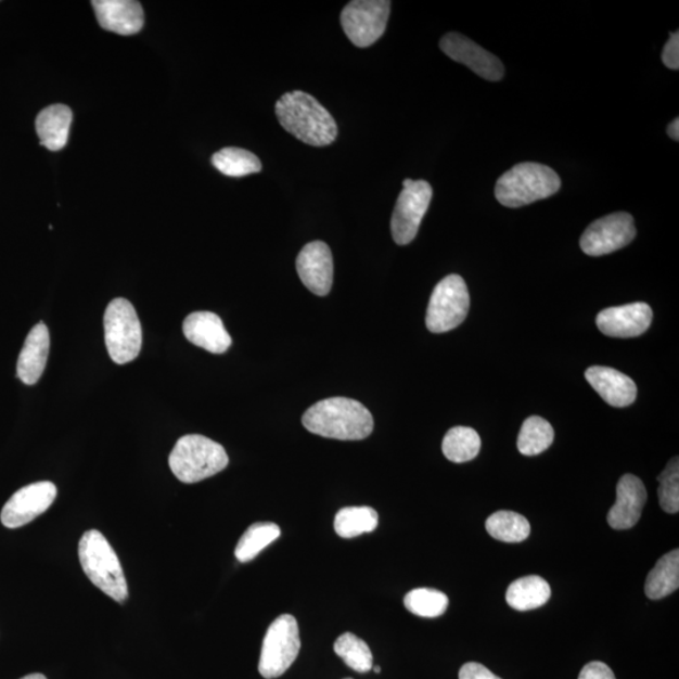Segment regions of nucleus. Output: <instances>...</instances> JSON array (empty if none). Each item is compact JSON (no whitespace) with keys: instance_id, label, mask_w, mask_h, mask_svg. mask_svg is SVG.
<instances>
[{"instance_id":"obj_20","label":"nucleus","mask_w":679,"mask_h":679,"mask_svg":"<svg viewBox=\"0 0 679 679\" xmlns=\"http://www.w3.org/2000/svg\"><path fill=\"white\" fill-rule=\"evenodd\" d=\"M50 331L43 322L30 330L20 355L17 375L27 385L41 379L50 354Z\"/></svg>"},{"instance_id":"obj_38","label":"nucleus","mask_w":679,"mask_h":679,"mask_svg":"<svg viewBox=\"0 0 679 679\" xmlns=\"http://www.w3.org/2000/svg\"><path fill=\"white\" fill-rule=\"evenodd\" d=\"M373 669H374L375 674H381L382 672V668L381 667L376 666V667H373Z\"/></svg>"},{"instance_id":"obj_34","label":"nucleus","mask_w":679,"mask_h":679,"mask_svg":"<svg viewBox=\"0 0 679 679\" xmlns=\"http://www.w3.org/2000/svg\"><path fill=\"white\" fill-rule=\"evenodd\" d=\"M460 679H502L497 677L487 667L481 665V663L469 662L460 669Z\"/></svg>"},{"instance_id":"obj_8","label":"nucleus","mask_w":679,"mask_h":679,"mask_svg":"<svg viewBox=\"0 0 679 679\" xmlns=\"http://www.w3.org/2000/svg\"><path fill=\"white\" fill-rule=\"evenodd\" d=\"M470 311V292L461 276L451 274L434 289L426 310V328L434 334L461 325Z\"/></svg>"},{"instance_id":"obj_9","label":"nucleus","mask_w":679,"mask_h":679,"mask_svg":"<svg viewBox=\"0 0 679 679\" xmlns=\"http://www.w3.org/2000/svg\"><path fill=\"white\" fill-rule=\"evenodd\" d=\"M392 217V234L399 246L413 242L433 196L432 187L425 180L406 179Z\"/></svg>"},{"instance_id":"obj_16","label":"nucleus","mask_w":679,"mask_h":679,"mask_svg":"<svg viewBox=\"0 0 679 679\" xmlns=\"http://www.w3.org/2000/svg\"><path fill=\"white\" fill-rule=\"evenodd\" d=\"M646 502V489L641 478L624 475L617 486V501L607 513V524L614 530H629L641 520Z\"/></svg>"},{"instance_id":"obj_24","label":"nucleus","mask_w":679,"mask_h":679,"mask_svg":"<svg viewBox=\"0 0 679 679\" xmlns=\"http://www.w3.org/2000/svg\"><path fill=\"white\" fill-rule=\"evenodd\" d=\"M486 530L494 539L517 543L525 541L531 533L530 523L520 513L499 511L486 521Z\"/></svg>"},{"instance_id":"obj_31","label":"nucleus","mask_w":679,"mask_h":679,"mask_svg":"<svg viewBox=\"0 0 679 679\" xmlns=\"http://www.w3.org/2000/svg\"><path fill=\"white\" fill-rule=\"evenodd\" d=\"M448 604V597L436 589H414L405 598L407 610L422 618L440 617L446 613Z\"/></svg>"},{"instance_id":"obj_11","label":"nucleus","mask_w":679,"mask_h":679,"mask_svg":"<svg viewBox=\"0 0 679 679\" xmlns=\"http://www.w3.org/2000/svg\"><path fill=\"white\" fill-rule=\"evenodd\" d=\"M636 234L635 219L629 213H613L587 228L581 235L580 247L588 256H605L628 246Z\"/></svg>"},{"instance_id":"obj_1","label":"nucleus","mask_w":679,"mask_h":679,"mask_svg":"<svg viewBox=\"0 0 679 679\" xmlns=\"http://www.w3.org/2000/svg\"><path fill=\"white\" fill-rule=\"evenodd\" d=\"M282 128L310 146H328L337 138V124L325 107L304 91L284 93L276 104Z\"/></svg>"},{"instance_id":"obj_27","label":"nucleus","mask_w":679,"mask_h":679,"mask_svg":"<svg viewBox=\"0 0 679 679\" xmlns=\"http://www.w3.org/2000/svg\"><path fill=\"white\" fill-rule=\"evenodd\" d=\"M555 432L552 425L541 417H530L521 426L517 439L520 453L524 456H538L552 445Z\"/></svg>"},{"instance_id":"obj_14","label":"nucleus","mask_w":679,"mask_h":679,"mask_svg":"<svg viewBox=\"0 0 679 679\" xmlns=\"http://www.w3.org/2000/svg\"><path fill=\"white\" fill-rule=\"evenodd\" d=\"M296 268L307 290L318 296L329 295L334 281V259L325 242L306 244L299 252Z\"/></svg>"},{"instance_id":"obj_29","label":"nucleus","mask_w":679,"mask_h":679,"mask_svg":"<svg viewBox=\"0 0 679 679\" xmlns=\"http://www.w3.org/2000/svg\"><path fill=\"white\" fill-rule=\"evenodd\" d=\"M281 536L280 526L273 523H256L243 534L235 548V558L241 563L254 560L260 551L266 549Z\"/></svg>"},{"instance_id":"obj_25","label":"nucleus","mask_w":679,"mask_h":679,"mask_svg":"<svg viewBox=\"0 0 679 679\" xmlns=\"http://www.w3.org/2000/svg\"><path fill=\"white\" fill-rule=\"evenodd\" d=\"M216 169L231 178H242L262 170L258 157L241 148H225L212 156Z\"/></svg>"},{"instance_id":"obj_5","label":"nucleus","mask_w":679,"mask_h":679,"mask_svg":"<svg viewBox=\"0 0 679 679\" xmlns=\"http://www.w3.org/2000/svg\"><path fill=\"white\" fill-rule=\"evenodd\" d=\"M229 463L223 446L200 434L181 437L169 457L170 470L184 484L216 476Z\"/></svg>"},{"instance_id":"obj_6","label":"nucleus","mask_w":679,"mask_h":679,"mask_svg":"<svg viewBox=\"0 0 679 679\" xmlns=\"http://www.w3.org/2000/svg\"><path fill=\"white\" fill-rule=\"evenodd\" d=\"M104 326L107 351L116 364H128L139 357L142 346L141 323L128 299L115 298L108 304Z\"/></svg>"},{"instance_id":"obj_18","label":"nucleus","mask_w":679,"mask_h":679,"mask_svg":"<svg viewBox=\"0 0 679 679\" xmlns=\"http://www.w3.org/2000/svg\"><path fill=\"white\" fill-rule=\"evenodd\" d=\"M185 337L212 354H223L232 345L222 319L209 311L193 312L183 323Z\"/></svg>"},{"instance_id":"obj_19","label":"nucleus","mask_w":679,"mask_h":679,"mask_svg":"<svg viewBox=\"0 0 679 679\" xmlns=\"http://www.w3.org/2000/svg\"><path fill=\"white\" fill-rule=\"evenodd\" d=\"M588 383L607 405L624 408L637 399V385L620 371L606 367H591L586 371Z\"/></svg>"},{"instance_id":"obj_32","label":"nucleus","mask_w":679,"mask_h":679,"mask_svg":"<svg viewBox=\"0 0 679 679\" xmlns=\"http://www.w3.org/2000/svg\"><path fill=\"white\" fill-rule=\"evenodd\" d=\"M659 504L667 513L679 511V461L678 457L670 460L665 471L658 476Z\"/></svg>"},{"instance_id":"obj_3","label":"nucleus","mask_w":679,"mask_h":679,"mask_svg":"<svg viewBox=\"0 0 679 679\" xmlns=\"http://www.w3.org/2000/svg\"><path fill=\"white\" fill-rule=\"evenodd\" d=\"M78 558L87 578L102 593L124 603L129 598L128 582L112 545L98 530L86 531L78 543Z\"/></svg>"},{"instance_id":"obj_39","label":"nucleus","mask_w":679,"mask_h":679,"mask_svg":"<svg viewBox=\"0 0 679 679\" xmlns=\"http://www.w3.org/2000/svg\"><path fill=\"white\" fill-rule=\"evenodd\" d=\"M345 679H353V678H345Z\"/></svg>"},{"instance_id":"obj_35","label":"nucleus","mask_w":679,"mask_h":679,"mask_svg":"<svg viewBox=\"0 0 679 679\" xmlns=\"http://www.w3.org/2000/svg\"><path fill=\"white\" fill-rule=\"evenodd\" d=\"M662 61L669 69L679 68V34L670 35L669 41L663 49Z\"/></svg>"},{"instance_id":"obj_10","label":"nucleus","mask_w":679,"mask_h":679,"mask_svg":"<svg viewBox=\"0 0 679 679\" xmlns=\"http://www.w3.org/2000/svg\"><path fill=\"white\" fill-rule=\"evenodd\" d=\"M390 2L386 0H354L342 13V26L347 38L359 49H367L382 38L388 25Z\"/></svg>"},{"instance_id":"obj_26","label":"nucleus","mask_w":679,"mask_h":679,"mask_svg":"<svg viewBox=\"0 0 679 679\" xmlns=\"http://www.w3.org/2000/svg\"><path fill=\"white\" fill-rule=\"evenodd\" d=\"M441 451L447 460L464 463L475 460L481 451V438L475 430L469 426H454L449 430L441 444Z\"/></svg>"},{"instance_id":"obj_37","label":"nucleus","mask_w":679,"mask_h":679,"mask_svg":"<svg viewBox=\"0 0 679 679\" xmlns=\"http://www.w3.org/2000/svg\"><path fill=\"white\" fill-rule=\"evenodd\" d=\"M21 679H47V678L41 674H34V675L23 677Z\"/></svg>"},{"instance_id":"obj_17","label":"nucleus","mask_w":679,"mask_h":679,"mask_svg":"<svg viewBox=\"0 0 679 679\" xmlns=\"http://www.w3.org/2000/svg\"><path fill=\"white\" fill-rule=\"evenodd\" d=\"M92 7L100 26L114 34L137 35L144 27V11L133 0H94Z\"/></svg>"},{"instance_id":"obj_4","label":"nucleus","mask_w":679,"mask_h":679,"mask_svg":"<svg viewBox=\"0 0 679 679\" xmlns=\"http://www.w3.org/2000/svg\"><path fill=\"white\" fill-rule=\"evenodd\" d=\"M562 187L556 171L538 163H523L497 180L495 194L503 207L520 208L550 198Z\"/></svg>"},{"instance_id":"obj_33","label":"nucleus","mask_w":679,"mask_h":679,"mask_svg":"<svg viewBox=\"0 0 679 679\" xmlns=\"http://www.w3.org/2000/svg\"><path fill=\"white\" fill-rule=\"evenodd\" d=\"M578 679H617L610 666L603 662H590L584 666Z\"/></svg>"},{"instance_id":"obj_15","label":"nucleus","mask_w":679,"mask_h":679,"mask_svg":"<svg viewBox=\"0 0 679 679\" xmlns=\"http://www.w3.org/2000/svg\"><path fill=\"white\" fill-rule=\"evenodd\" d=\"M652 319L650 305L636 303L599 312L597 326L606 336L630 338L643 335L650 329Z\"/></svg>"},{"instance_id":"obj_28","label":"nucleus","mask_w":679,"mask_h":679,"mask_svg":"<svg viewBox=\"0 0 679 679\" xmlns=\"http://www.w3.org/2000/svg\"><path fill=\"white\" fill-rule=\"evenodd\" d=\"M377 524L379 516L374 509L346 508L337 512L334 527L340 538L353 539L362 534L373 533Z\"/></svg>"},{"instance_id":"obj_21","label":"nucleus","mask_w":679,"mask_h":679,"mask_svg":"<svg viewBox=\"0 0 679 679\" xmlns=\"http://www.w3.org/2000/svg\"><path fill=\"white\" fill-rule=\"evenodd\" d=\"M73 112L66 105H52L42 110L37 116L36 130L41 145L59 152L67 145Z\"/></svg>"},{"instance_id":"obj_2","label":"nucleus","mask_w":679,"mask_h":679,"mask_svg":"<svg viewBox=\"0 0 679 679\" xmlns=\"http://www.w3.org/2000/svg\"><path fill=\"white\" fill-rule=\"evenodd\" d=\"M303 424L318 436L338 440H361L373 433L374 420L360 401L329 398L306 410Z\"/></svg>"},{"instance_id":"obj_30","label":"nucleus","mask_w":679,"mask_h":679,"mask_svg":"<svg viewBox=\"0 0 679 679\" xmlns=\"http://www.w3.org/2000/svg\"><path fill=\"white\" fill-rule=\"evenodd\" d=\"M334 651L347 667L359 674H368L373 669V653L369 645L353 633H345L336 639Z\"/></svg>"},{"instance_id":"obj_23","label":"nucleus","mask_w":679,"mask_h":679,"mask_svg":"<svg viewBox=\"0 0 679 679\" xmlns=\"http://www.w3.org/2000/svg\"><path fill=\"white\" fill-rule=\"evenodd\" d=\"M679 588V551L668 552L658 560L645 581V595L652 600L666 598Z\"/></svg>"},{"instance_id":"obj_12","label":"nucleus","mask_w":679,"mask_h":679,"mask_svg":"<svg viewBox=\"0 0 679 679\" xmlns=\"http://www.w3.org/2000/svg\"><path fill=\"white\" fill-rule=\"evenodd\" d=\"M56 497L57 487L49 481L23 487L4 504L2 524L8 528L25 526L49 510Z\"/></svg>"},{"instance_id":"obj_22","label":"nucleus","mask_w":679,"mask_h":679,"mask_svg":"<svg viewBox=\"0 0 679 679\" xmlns=\"http://www.w3.org/2000/svg\"><path fill=\"white\" fill-rule=\"evenodd\" d=\"M551 597V588L541 576L528 575L511 584L507 593V602L512 610L528 612L547 604Z\"/></svg>"},{"instance_id":"obj_7","label":"nucleus","mask_w":679,"mask_h":679,"mask_svg":"<svg viewBox=\"0 0 679 679\" xmlns=\"http://www.w3.org/2000/svg\"><path fill=\"white\" fill-rule=\"evenodd\" d=\"M302 650L298 624L295 617L283 614L268 628L264 639L258 670L266 679L281 677L294 665Z\"/></svg>"},{"instance_id":"obj_13","label":"nucleus","mask_w":679,"mask_h":679,"mask_svg":"<svg viewBox=\"0 0 679 679\" xmlns=\"http://www.w3.org/2000/svg\"><path fill=\"white\" fill-rule=\"evenodd\" d=\"M440 50L447 56L488 81H500L504 75L502 62L470 38L460 34H448L440 39Z\"/></svg>"},{"instance_id":"obj_36","label":"nucleus","mask_w":679,"mask_h":679,"mask_svg":"<svg viewBox=\"0 0 679 679\" xmlns=\"http://www.w3.org/2000/svg\"><path fill=\"white\" fill-rule=\"evenodd\" d=\"M668 136L670 139L675 141L679 140V118H675L672 123L669 124L667 129Z\"/></svg>"}]
</instances>
